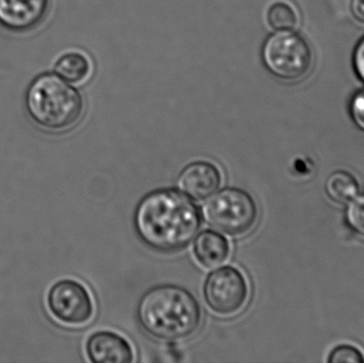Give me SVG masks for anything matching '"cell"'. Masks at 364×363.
Here are the masks:
<instances>
[{
	"label": "cell",
	"mask_w": 364,
	"mask_h": 363,
	"mask_svg": "<svg viewBox=\"0 0 364 363\" xmlns=\"http://www.w3.org/2000/svg\"><path fill=\"white\" fill-rule=\"evenodd\" d=\"M201 223L196 205L174 188L145 194L134 213V232L141 242L161 254L186 249L197 236Z\"/></svg>",
	"instance_id": "1"
},
{
	"label": "cell",
	"mask_w": 364,
	"mask_h": 363,
	"mask_svg": "<svg viewBox=\"0 0 364 363\" xmlns=\"http://www.w3.org/2000/svg\"><path fill=\"white\" fill-rule=\"evenodd\" d=\"M198 300L181 286L158 285L147 290L136 306V320L146 334L159 340H186L200 327Z\"/></svg>",
	"instance_id": "2"
},
{
	"label": "cell",
	"mask_w": 364,
	"mask_h": 363,
	"mask_svg": "<svg viewBox=\"0 0 364 363\" xmlns=\"http://www.w3.org/2000/svg\"><path fill=\"white\" fill-rule=\"evenodd\" d=\"M26 106L32 119L50 131L74 127L83 113L80 93L53 74L41 75L30 85Z\"/></svg>",
	"instance_id": "3"
},
{
	"label": "cell",
	"mask_w": 364,
	"mask_h": 363,
	"mask_svg": "<svg viewBox=\"0 0 364 363\" xmlns=\"http://www.w3.org/2000/svg\"><path fill=\"white\" fill-rule=\"evenodd\" d=\"M208 200L203 210L205 222L227 236H244L258 222V205L245 190L224 188Z\"/></svg>",
	"instance_id": "4"
},
{
	"label": "cell",
	"mask_w": 364,
	"mask_h": 363,
	"mask_svg": "<svg viewBox=\"0 0 364 363\" xmlns=\"http://www.w3.org/2000/svg\"><path fill=\"white\" fill-rule=\"evenodd\" d=\"M265 67L277 78L295 81L309 74L314 66V51L305 38L295 30L275 31L262 48Z\"/></svg>",
	"instance_id": "5"
},
{
	"label": "cell",
	"mask_w": 364,
	"mask_h": 363,
	"mask_svg": "<svg viewBox=\"0 0 364 363\" xmlns=\"http://www.w3.org/2000/svg\"><path fill=\"white\" fill-rule=\"evenodd\" d=\"M203 291L207 306L220 317L237 315L250 298L245 275L231 266L212 271L205 278Z\"/></svg>",
	"instance_id": "6"
},
{
	"label": "cell",
	"mask_w": 364,
	"mask_h": 363,
	"mask_svg": "<svg viewBox=\"0 0 364 363\" xmlns=\"http://www.w3.org/2000/svg\"><path fill=\"white\" fill-rule=\"evenodd\" d=\"M47 305L53 318L68 326L85 325L95 313L89 290L75 279L55 283L49 290Z\"/></svg>",
	"instance_id": "7"
},
{
	"label": "cell",
	"mask_w": 364,
	"mask_h": 363,
	"mask_svg": "<svg viewBox=\"0 0 364 363\" xmlns=\"http://www.w3.org/2000/svg\"><path fill=\"white\" fill-rule=\"evenodd\" d=\"M223 183L220 168L205 160L191 162L179 174V190L195 202H203L211 197Z\"/></svg>",
	"instance_id": "8"
},
{
	"label": "cell",
	"mask_w": 364,
	"mask_h": 363,
	"mask_svg": "<svg viewBox=\"0 0 364 363\" xmlns=\"http://www.w3.org/2000/svg\"><path fill=\"white\" fill-rule=\"evenodd\" d=\"M85 353L93 363L134 362V351L129 341L111 330L93 332L85 342Z\"/></svg>",
	"instance_id": "9"
},
{
	"label": "cell",
	"mask_w": 364,
	"mask_h": 363,
	"mask_svg": "<svg viewBox=\"0 0 364 363\" xmlns=\"http://www.w3.org/2000/svg\"><path fill=\"white\" fill-rule=\"evenodd\" d=\"M48 0H0V23L12 30H27L46 14Z\"/></svg>",
	"instance_id": "10"
},
{
	"label": "cell",
	"mask_w": 364,
	"mask_h": 363,
	"mask_svg": "<svg viewBox=\"0 0 364 363\" xmlns=\"http://www.w3.org/2000/svg\"><path fill=\"white\" fill-rule=\"evenodd\" d=\"M231 247L228 239L211 229L197 234L193 244V254L203 268L214 269L228 260Z\"/></svg>",
	"instance_id": "11"
},
{
	"label": "cell",
	"mask_w": 364,
	"mask_h": 363,
	"mask_svg": "<svg viewBox=\"0 0 364 363\" xmlns=\"http://www.w3.org/2000/svg\"><path fill=\"white\" fill-rule=\"evenodd\" d=\"M326 192L338 204H348L359 194L357 179L346 170H337L327 179Z\"/></svg>",
	"instance_id": "12"
},
{
	"label": "cell",
	"mask_w": 364,
	"mask_h": 363,
	"mask_svg": "<svg viewBox=\"0 0 364 363\" xmlns=\"http://www.w3.org/2000/svg\"><path fill=\"white\" fill-rule=\"evenodd\" d=\"M55 72L68 82L78 83L85 80L91 72V63L82 53H70L62 55L55 66Z\"/></svg>",
	"instance_id": "13"
},
{
	"label": "cell",
	"mask_w": 364,
	"mask_h": 363,
	"mask_svg": "<svg viewBox=\"0 0 364 363\" xmlns=\"http://www.w3.org/2000/svg\"><path fill=\"white\" fill-rule=\"evenodd\" d=\"M267 18L275 31L296 30L301 25L299 11L287 0H278L272 4L267 10Z\"/></svg>",
	"instance_id": "14"
},
{
	"label": "cell",
	"mask_w": 364,
	"mask_h": 363,
	"mask_svg": "<svg viewBox=\"0 0 364 363\" xmlns=\"http://www.w3.org/2000/svg\"><path fill=\"white\" fill-rule=\"evenodd\" d=\"M346 217L348 226L355 232L364 237V194H358L348 202Z\"/></svg>",
	"instance_id": "15"
},
{
	"label": "cell",
	"mask_w": 364,
	"mask_h": 363,
	"mask_svg": "<svg viewBox=\"0 0 364 363\" xmlns=\"http://www.w3.org/2000/svg\"><path fill=\"white\" fill-rule=\"evenodd\" d=\"M327 362L329 363H363V354L353 345H339L333 350Z\"/></svg>",
	"instance_id": "16"
},
{
	"label": "cell",
	"mask_w": 364,
	"mask_h": 363,
	"mask_svg": "<svg viewBox=\"0 0 364 363\" xmlns=\"http://www.w3.org/2000/svg\"><path fill=\"white\" fill-rule=\"evenodd\" d=\"M350 117L359 129L364 131V89L359 90L350 100Z\"/></svg>",
	"instance_id": "17"
},
{
	"label": "cell",
	"mask_w": 364,
	"mask_h": 363,
	"mask_svg": "<svg viewBox=\"0 0 364 363\" xmlns=\"http://www.w3.org/2000/svg\"><path fill=\"white\" fill-rule=\"evenodd\" d=\"M352 64L355 74L364 83V36L355 46L352 55Z\"/></svg>",
	"instance_id": "18"
},
{
	"label": "cell",
	"mask_w": 364,
	"mask_h": 363,
	"mask_svg": "<svg viewBox=\"0 0 364 363\" xmlns=\"http://www.w3.org/2000/svg\"><path fill=\"white\" fill-rule=\"evenodd\" d=\"M350 8L353 17L364 25V0H350Z\"/></svg>",
	"instance_id": "19"
}]
</instances>
